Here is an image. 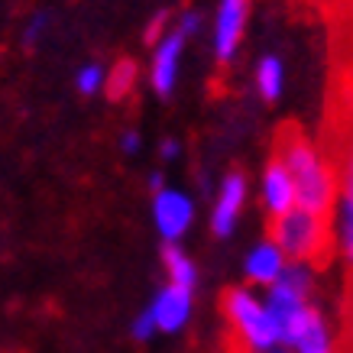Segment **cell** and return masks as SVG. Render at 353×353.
Listing matches in <instances>:
<instances>
[{
  "label": "cell",
  "mask_w": 353,
  "mask_h": 353,
  "mask_svg": "<svg viewBox=\"0 0 353 353\" xmlns=\"http://www.w3.org/2000/svg\"><path fill=\"white\" fill-rule=\"evenodd\" d=\"M279 159L295 182L299 208L327 217V211L337 204V179L331 165L321 159V152L314 150V143L301 137L299 130H289L279 139Z\"/></svg>",
  "instance_id": "1"
},
{
  "label": "cell",
  "mask_w": 353,
  "mask_h": 353,
  "mask_svg": "<svg viewBox=\"0 0 353 353\" xmlns=\"http://www.w3.org/2000/svg\"><path fill=\"white\" fill-rule=\"evenodd\" d=\"M224 314L234 334L240 337L250 353H266L272 347H279V327L269 314L266 301L256 299V292L246 289V285H236L224 295Z\"/></svg>",
  "instance_id": "2"
},
{
  "label": "cell",
  "mask_w": 353,
  "mask_h": 353,
  "mask_svg": "<svg viewBox=\"0 0 353 353\" xmlns=\"http://www.w3.org/2000/svg\"><path fill=\"white\" fill-rule=\"evenodd\" d=\"M269 236L295 263H311V259H321L327 253V221L321 214L305 211V208H292L289 214L276 217Z\"/></svg>",
  "instance_id": "3"
},
{
  "label": "cell",
  "mask_w": 353,
  "mask_h": 353,
  "mask_svg": "<svg viewBox=\"0 0 353 353\" xmlns=\"http://www.w3.org/2000/svg\"><path fill=\"white\" fill-rule=\"evenodd\" d=\"M194 224V201L182 188H162L152 194V227L162 243H179Z\"/></svg>",
  "instance_id": "4"
},
{
  "label": "cell",
  "mask_w": 353,
  "mask_h": 353,
  "mask_svg": "<svg viewBox=\"0 0 353 353\" xmlns=\"http://www.w3.org/2000/svg\"><path fill=\"white\" fill-rule=\"evenodd\" d=\"M246 23H250V0H217L214 30H211V49L221 65H227L243 43Z\"/></svg>",
  "instance_id": "5"
},
{
  "label": "cell",
  "mask_w": 353,
  "mask_h": 353,
  "mask_svg": "<svg viewBox=\"0 0 353 353\" xmlns=\"http://www.w3.org/2000/svg\"><path fill=\"white\" fill-rule=\"evenodd\" d=\"M185 43H188V39L172 26L159 43L152 46V55H150V88H152V94L169 97L172 91H175V85H179V68H182Z\"/></svg>",
  "instance_id": "6"
},
{
  "label": "cell",
  "mask_w": 353,
  "mask_h": 353,
  "mask_svg": "<svg viewBox=\"0 0 353 353\" xmlns=\"http://www.w3.org/2000/svg\"><path fill=\"white\" fill-rule=\"evenodd\" d=\"M246 194H250V185H246L243 172H227L224 182H221V192L214 198V208H211V234L221 236V240L234 234L236 221L243 214Z\"/></svg>",
  "instance_id": "7"
},
{
  "label": "cell",
  "mask_w": 353,
  "mask_h": 353,
  "mask_svg": "<svg viewBox=\"0 0 353 353\" xmlns=\"http://www.w3.org/2000/svg\"><path fill=\"white\" fill-rule=\"evenodd\" d=\"M150 311H152V321H156V331L179 334L185 324L192 321L194 295H192V289H182V285H172L169 282V285H162L156 292Z\"/></svg>",
  "instance_id": "8"
},
{
  "label": "cell",
  "mask_w": 353,
  "mask_h": 353,
  "mask_svg": "<svg viewBox=\"0 0 353 353\" xmlns=\"http://www.w3.org/2000/svg\"><path fill=\"white\" fill-rule=\"evenodd\" d=\"M259 198H263V208L266 214L276 221V217L289 214L292 208H299V194H295V182H292L289 169L282 165V159H269V165L263 169V182H259Z\"/></svg>",
  "instance_id": "9"
},
{
  "label": "cell",
  "mask_w": 353,
  "mask_h": 353,
  "mask_svg": "<svg viewBox=\"0 0 353 353\" xmlns=\"http://www.w3.org/2000/svg\"><path fill=\"white\" fill-rule=\"evenodd\" d=\"M289 266V256L282 253L276 246V240L269 236V240H259L243 259V276L250 285H272L279 276H282V269Z\"/></svg>",
  "instance_id": "10"
},
{
  "label": "cell",
  "mask_w": 353,
  "mask_h": 353,
  "mask_svg": "<svg viewBox=\"0 0 353 353\" xmlns=\"http://www.w3.org/2000/svg\"><path fill=\"white\" fill-rule=\"evenodd\" d=\"M253 81H256V94L266 104H276L282 97V91H285V65H282V59L279 55H263L256 62Z\"/></svg>",
  "instance_id": "11"
},
{
  "label": "cell",
  "mask_w": 353,
  "mask_h": 353,
  "mask_svg": "<svg viewBox=\"0 0 353 353\" xmlns=\"http://www.w3.org/2000/svg\"><path fill=\"white\" fill-rule=\"evenodd\" d=\"M162 266H165V276H169L172 285H182V289L194 292V285H198V266H194V259L179 243L162 246Z\"/></svg>",
  "instance_id": "12"
},
{
  "label": "cell",
  "mask_w": 353,
  "mask_h": 353,
  "mask_svg": "<svg viewBox=\"0 0 353 353\" xmlns=\"http://www.w3.org/2000/svg\"><path fill=\"white\" fill-rule=\"evenodd\" d=\"M272 285L292 292V295H299V299H311V289H314V269H311V263H295V259H289V266L282 269V276H279Z\"/></svg>",
  "instance_id": "13"
},
{
  "label": "cell",
  "mask_w": 353,
  "mask_h": 353,
  "mask_svg": "<svg viewBox=\"0 0 353 353\" xmlns=\"http://www.w3.org/2000/svg\"><path fill=\"white\" fill-rule=\"evenodd\" d=\"M289 350H295V353H334L331 327H327V321H324L321 314L301 331V337L292 343Z\"/></svg>",
  "instance_id": "14"
},
{
  "label": "cell",
  "mask_w": 353,
  "mask_h": 353,
  "mask_svg": "<svg viewBox=\"0 0 353 353\" xmlns=\"http://www.w3.org/2000/svg\"><path fill=\"white\" fill-rule=\"evenodd\" d=\"M137 85V62L133 59H120L114 68H108V81H104V94L110 101H123Z\"/></svg>",
  "instance_id": "15"
},
{
  "label": "cell",
  "mask_w": 353,
  "mask_h": 353,
  "mask_svg": "<svg viewBox=\"0 0 353 353\" xmlns=\"http://www.w3.org/2000/svg\"><path fill=\"white\" fill-rule=\"evenodd\" d=\"M334 234H337V250H341L343 263L353 269V204L337 198V211H334Z\"/></svg>",
  "instance_id": "16"
},
{
  "label": "cell",
  "mask_w": 353,
  "mask_h": 353,
  "mask_svg": "<svg viewBox=\"0 0 353 353\" xmlns=\"http://www.w3.org/2000/svg\"><path fill=\"white\" fill-rule=\"evenodd\" d=\"M104 81H108V68L101 62H85L75 72V91L81 97H94L97 91H104Z\"/></svg>",
  "instance_id": "17"
},
{
  "label": "cell",
  "mask_w": 353,
  "mask_h": 353,
  "mask_svg": "<svg viewBox=\"0 0 353 353\" xmlns=\"http://www.w3.org/2000/svg\"><path fill=\"white\" fill-rule=\"evenodd\" d=\"M46 32H49V13L46 10L32 13L30 20H26V26H23V46H26V49H36V46L43 43Z\"/></svg>",
  "instance_id": "18"
},
{
  "label": "cell",
  "mask_w": 353,
  "mask_h": 353,
  "mask_svg": "<svg viewBox=\"0 0 353 353\" xmlns=\"http://www.w3.org/2000/svg\"><path fill=\"white\" fill-rule=\"evenodd\" d=\"M201 23H204V20H201V13L188 7V10L179 13V20H175V30L182 32L185 39H192V36H198V32H201Z\"/></svg>",
  "instance_id": "19"
},
{
  "label": "cell",
  "mask_w": 353,
  "mask_h": 353,
  "mask_svg": "<svg viewBox=\"0 0 353 353\" xmlns=\"http://www.w3.org/2000/svg\"><path fill=\"white\" fill-rule=\"evenodd\" d=\"M130 331H133V341H152V334H156V321H152V311L146 308V311H139L137 314V321H133V327H130Z\"/></svg>",
  "instance_id": "20"
},
{
  "label": "cell",
  "mask_w": 353,
  "mask_h": 353,
  "mask_svg": "<svg viewBox=\"0 0 353 353\" xmlns=\"http://www.w3.org/2000/svg\"><path fill=\"white\" fill-rule=\"evenodd\" d=\"M337 198L353 204V152L347 156V162H343V175H341V185H337Z\"/></svg>",
  "instance_id": "21"
},
{
  "label": "cell",
  "mask_w": 353,
  "mask_h": 353,
  "mask_svg": "<svg viewBox=\"0 0 353 353\" xmlns=\"http://www.w3.org/2000/svg\"><path fill=\"white\" fill-rule=\"evenodd\" d=\"M165 23H169V13H165V10H159V13H156V17H152V20H150V26H146V43H150V46H156V43H159L162 36L169 32V30H165Z\"/></svg>",
  "instance_id": "22"
},
{
  "label": "cell",
  "mask_w": 353,
  "mask_h": 353,
  "mask_svg": "<svg viewBox=\"0 0 353 353\" xmlns=\"http://www.w3.org/2000/svg\"><path fill=\"white\" fill-rule=\"evenodd\" d=\"M120 150L127 152V156H137L143 150V137H139V130H127L123 137H120Z\"/></svg>",
  "instance_id": "23"
},
{
  "label": "cell",
  "mask_w": 353,
  "mask_h": 353,
  "mask_svg": "<svg viewBox=\"0 0 353 353\" xmlns=\"http://www.w3.org/2000/svg\"><path fill=\"white\" fill-rule=\"evenodd\" d=\"M179 152H182V143H179V139H162V143H159V156H162V159H165V162H172V159H175V156H179Z\"/></svg>",
  "instance_id": "24"
},
{
  "label": "cell",
  "mask_w": 353,
  "mask_h": 353,
  "mask_svg": "<svg viewBox=\"0 0 353 353\" xmlns=\"http://www.w3.org/2000/svg\"><path fill=\"white\" fill-rule=\"evenodd\" d=\"M162 188H165V175H162V172H152L150 175V192L156 194V192H162Z\"/></svg>",
  "instance_id": "25"
},
{
  "label": "cell",
  "mask_w": 353,
  "mask_h": 353,
  "mask_svg": "<svg viewBox=\"0 0 353 353\" xmlns=\"http://www.w3.org/2000/svg\"><path fill=\"white\" fill-rule=\"evenodd\" d=\"M266 353H295V350H289V347H282V343H279V347H272V350H266Z\"/></svg>",
  "instance_id": "26"
}]
</instances>
